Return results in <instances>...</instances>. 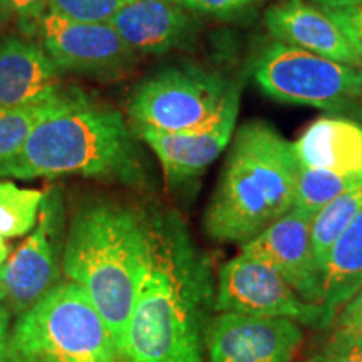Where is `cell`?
<instances>
[{"mask_svg": "<svg viewBox=\"0 0 362 362\" xmlns=\"http://www.w3.org/2000/svg\"><path fill=\"white\" fill-rule=\"evenodd\" d=\"M214 305L210 267L185 226L173 215L153 214L146 274L119 362H205V322Z\"/></svg>", "mask_w": 362, "mask_h": 362, "instance_id": "1", "label": "cell"}, {"mask_svg": "<svg viewBox=\"0 0 362 362\" xmlns=\"http://www.w3.org/2000/svg\"><path fill=\"white\" fill-rule=\"evenodd\" d=\"M151 214L119 202L79 208L66 240V275L88 293L121 352L146 274Z\"/></svg>", "mask_w": 362, "mask_h": 362, "instance_id": "2", "label": "cell"}, {"mask_svg": "<svg viewBox=\"0 0 362 362\" xmlns=\"http://www.w3.org/2000/svg\"><path fill=\"white\" fill-rule=\"evenodd\" d=\"M136 136L119 111L78 89L64 110L34 129L17 155L0 161V178L79 175L138 185L146 171Z\"/></svg>", "mask_w": 362, "mask_h": 362, "instance_id": "3", "label": "cell"}, {"mask_svg": "<svg viewBox=\"0 0 362 362\" xmlns=\"http://www.w3.org/2000/svg\"><path fill=\"white\" fill-rule=\"evenodd\" d=\"M298 171L292 143L274 126H240L205 211V232L216 242L245 245L292 210Z\"/></svg>", "mask_w": 362, "mask_h": 362, "instance_id": "4", "label": "cell"}, {"mask_svg": "<svg viewBox=\"0 0 362 362\" xmlns=\"http://www.w3.org/2000/svg\"><path fill=\"white\" fill-rule=\"evenodd\" d=\"M8 362H119L111 330L78 284L54 285L22 312Z\"/></svg>", "mask_w": 362, "mask_h": 362, "instance_id": "5", "label": "cell"}, {"mask_svg": "<svg viewBox=\"0 0 362 362\" xmlns=\"http://www.w3.org/2000/svg\"><path fill=\"white\" fill-rule=\"evenodd\" d=\"M238 107V83L215 69L178 64L156 71L136 86L128 116L133 129L192 133L237 117Z\"/></svg>", "mask_w": 362, "mask_h": 362, "instance_id": "6", "label": "cell"}, {"mask_svg": "<svg viewBox=\"0 0 362 362\" xmlns=\"http://www.w3.org/2000/svg\"><path fill=\"white\" fill-rule=\"evenodd\" d=\"M252 76L279 103L341 107L362 98V67L272 40L253 59Z\"/></svg>", "mask_w": 362, "mask_h": 362, "instance_id": "7", "label": "cell"}, {"mask_svg": "<svg viewBox=\"0 0 362 362\" xmlns=\"http://www.w3.org/2000/svg\"><path fill=\"white\" fill-rule=\"evenodd\" d=\"M57 69L99 81L124 78L139 56L110 22H84L45 12L35 34Z\"/></svg>", "mask_w": 362, "mask_h": 362, "instance_id": "8", "label": "cell"}, {"mask_svg": "<svg viewBox=\"0 0 362 362\" xmlns=\"http://www.w3.org/2000/svg\"><path fill=\"white\" fill-rule=\"evenodd\" d=\"M214 309L220 314L284 317L325 329L322 305L304 300L272 267L242 252L221 265Z\"/></svg>", "mask_w": 362, "mask_h": 362, "instance_id": "9", "label": "cell"}, {"mask_svg": "<svg viewBox=\"0 0 362 362\" xmlns=\"http://www.w3.org/2000/svg\"><path fill=\"white\" fill-rule=\"evenodd\" d=\"M302 341L292 319L223 312L208 327V362H293Z\"/></svg>", "mask_w": 362, "mask_h": 362, "instance_id": "10", "label": "cell"}, {"mask_svg": "<svg viewBox=\"0 0 362 362\" xmlns=\"http://www.w3.org/2000/svg\"><path fill=\"white\" fill-rule=\"evenodd\" d=\"M310 223L292 208L242 245V253L272 267L304 300L322 305L324 270L312 247Z\"/></svg>", "mask_w": 362, "mask_h": 362, "instance_id": "11", "label": "cell"}, {"mask_svg": "<svg viewBox=\"0 0 362 362\" xmlns=\"http://www.w3.org/2000/svg\"><path fill=\"white\" fill-rule=\"evenodd\" d=\"M110 24L139 57L187 49L202 29L200 16L171 0H131Z\"/></svg>", "mask_w": 362, "mask_h": 362, "instance_id": "12", "label": "cell"}, {"mask_svg": "<svg viewBox=\"0 0 362 362\" xmlns=\"http://www.w3.org/2000/svg\"><path fill=\"white\" fill-rule=\"evenodd\" d=\"M265 25L275 40L342 64L362 67V57L346 33L322 7L305 0H277L267 8Z\"/></svg>", "mask_w": 362, "mask_h": 362, "instance_id": "13", "label": "cell"}, {"mask_svg": "<svg viewBox=\"0 0 362 362\" xmlns=\"http://www.w3.org/2000/svg\"><path fill=\"white\" fill-rule=\"evenodd\" d=\"M52 214L44 208L39 225L0 267V291L13 310L30 309L57 277L56 248L52 240Z\"/></svg>", "mask_w": 362, "mask_h": 362, "instance_id": "14", "label": "cell"}, {"mask_svg": "<svg viewBox=\"0 0 362 362\" xmlns=\"http://www.w3.org/2000/svg\"><path fill=\"white\" fill-rule=\"evenodd\" d=\"M235 124L237 117L192 133H165L153 128L133 131L156 155L168 187L176 188L197 180L225 151L235 133Z\"/></svg>", "mask_w": 362, "mask_h": 362, "instance_id": "15", "label": "cell"}, {"mask_svg": "<svg viewBox=\"0 0 362 362\" xmlns=\"http://www.w3.org/2000/svg\"><path fill=\"white\" fill-rule=\"evenodd\" d=\"M62 72L35 40L0 37V110L42 101L62 93Z\"/></svg>", "mask_w": 362, "mask_h": 362, "instance_id": "16", "label": "cell"}, {"mask_svg": "<svg viewBox=\"0 0 362 362\" xmlns=\"http://www.w3.org/2000/svg\"><path fill=\"white\" fill-rule=\"evenodd\" d=\"M292 146L300 168L362 178V126L356 121L322 116Z\"/></svg>", "mask_w": 362, "mask_h": 362, "instance_id": "17", "label": "cell"}, {"mask_svg": "<svg viewBox=\"0 0 362 362\" xmlns=\"http://www.w3.org/2000/svg\"><path fill=\"white\" fill-rule=\"evenodd\" d=\"M362 287V208L330 252L324 272L325 329L339 309Z\"/></svg>", "mask_w": 362, "mask_h": 362, "instance_id": "18", "label": "cell"}, {"mask_svg": "<svg viewBox=\"0 0 362 362\" xmlns=\"http://www.w3.org/2000/svg\"><path fill=\"white\" fill-rule=\"evenodd\" d=\"M76 90L78 89L66 88L62 93L42 101L2 107L0 110V161L17 155L34 129L49 116L64 110L74 98Z\"/></svg>", "mask_w": 362, "mask_h": 362, "instance_id": "19", "label": "cell"}, {"mask_svg": "<svg viewBox=\"0 0 362 362\" xmlns=\"http://www.w3.org/2000/svg\"><path fill=\"white\" fill-rule=\"evenodd\" d=\"M362 208V183L342 193L336 200L327 203L322 210L312 218L310 238L314 253L320 267L325 272L329 255L341 235L346 232L351 221L356 218Z\"/></svg>", "mask_w": 362, "mask_h": 362, "instance_id": "20", "label": "cell"}, {"mask_svg": "<svg viewBox=\"0 0 362 362\" xmlns=\"http://www.w3.org/2000/svg\"><path fill=\"white\" fill-rule=\"evenodd\" d=\"M362 183V178L351 175L332 173L325 170L300 168L297 178L296 203L293 210L312 220L322 208Z\"/></svg>", "mask_w": 362, "mask_h": 362, "instance_id": "21", "label": "cell"}, {"mask_svg": "<svg viewBox=\"0 0 362 362\" xmlns=\"http://www.w3.org/2000/svg\"><path fill=\"white\" fill-rule=\"evenodd\" d=\"M45 200L40 189L21 188L13 181H0V237L16 238L35 226Z\"/></svg>", "mask_w": 362, "mask_h": 362, "instance_id": "22", "label": "cell"}, {"mask_svg": "<svg viewBox=\"0 0 362 362\" xmlns=\"http://www.w3.org/2000/svg\"><path fill=\"white\" fill-rule=\"evenodd\" d=\"M131 0H49V11L84 22H110Z\"/></svg>", "mask_w": 362, "mask_h": 362, "instance_id": "23", "label": "cell"}, {"mask_svg": "<svg viewBox=\"0 0 362 362\" xmlns=\"http://www.w3.org/2000/svg\"><path fill=\"white\" fill-rule=\"evenodd\" d=\"M197 16L220 21H237L255 11L262 0H171Z\"/></svg>", "mask_w": 362, "mask_h": 362, "instance_id": "24", "label": "cell"}, {"mask_svg": "<svg viewBox=\"0 0 362 362\" xmlns=\"http://www.w3.org/2000/svg\"><path fill=\"white\" fill-rule=\"evenodd\" d=\"M329 329L330 339L362 341V287L339 309Z\"/></svg>", "mask_w": 362, "mask_h": 362, "instance_id": "25", "label": "cell"}, {"mask_svg": "<svg viewBox=\"0 0 362 362\" xmlns=\"http://www.w3.org/2000/svg\"><path fill=\"white\" fill-rule=\"evenodd\" d=\"M307 362H362V341L330 339Z\"/></svg>", "mask_w": 362, "mask_h": 362, "instance_id": "26", "label": "cell"}, {"mask_svg": "<svg viewBox=\"0 0 362 362\" xmlns=\"http://www.w3.org/2000/svg\"><path fill=\"white\" fill-rule=\"evenodd\" d=\"M324 11L346 33L362 57V2L341 8H324Z\"/></svg>", "mask_w": 362, "mask_h": 362, "instance_id": "27", "label": "cell"}, {"mask_svg": "<svg viewBox=\"0 0 362 362\" xmlns=\"http://www.w3.org/2000/svg\"><path fill=\"white\" fill-rule=\"evenodd\" d=\"M25 34L34 35L39 21L49 12V0H7Z\"/></svg>", "mask_w": 362, "mask_h": 362, "instance_id": "28", "label": "cell"}, {"mask_svg": "<svg viewBox=\"0 0 362 362\" xmlns=\"http://www.w3.org/2000/svg\"><path fill=\"white\" fill-rule=\"evenodd\" d=\"M8 310L0 302V362H8Z\"/></svg>", "mask_w": 362, "mask_h": 362, "instance_id": "29", "label": "cell"}, {"mask_svg": "<svg viewBox=\"0 0 362 362\" xmlns=\"http://www.w3.org/2000/svg\"><path fill=\"white\" fill-rule=\"evenodd\" d=\"M310 2L322 8H341L347 6H354V4L362 2V0H310Z\"/></svg>", "mask_w": 362, "mask_h": 362, "instance_id": "30", "label": "cell"}, {"mask_svg": "<svg viewBox=\"0 0 362 362\" xmlns=\"http://www.w3.org/2000/svg\"><path fill=\"white\" fill-rule=\"evenodd\" d=\"M13 19H16V13H13L12 7L8 6L7 0H0V30L11 24Z\"/></svg>", "mask_w": 362, "mask_h": 362, "instance_id": "31", "label": "cell"}, {"mask_svg": "<svg viewBox=\"0 0 362 362\" xmlns=\"http://www.w3.org/2000/svg\"><path fill=\"white\" fill-rule=\"evenodd\" d=\"M7 259H8V245L6 238L0 237V267L6 264Z\"/></svg>", "mask_w": 362, "mask_h": 362, "instance_id": "32", "label": "cell"}, {"mask_svg": "<svg viewBox=\"0 0 362 362\" xmlns=\"http://www.w3.org/2000/svg\"><path fill=\"white\" fill-rule=\"evenodd\" d=\"M0 302H2V304H4V296H2V291H0Z\"/></svg>", "mask_w": 362, "mask_h": 362, "instance_id": "33", "label": "cell"}]
</instances>
